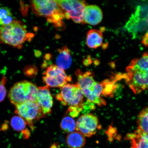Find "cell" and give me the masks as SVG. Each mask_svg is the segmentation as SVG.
<instances>
[{
	"instance_id": "6da1fadb",
	"label": "cell",
	"mask_w": 148,
	"mask_h": 148,
	"mask_svg": "<svg viewBox=\"0 0 148 148\" xmlns=\"http://www.w3.org/2000/svg\"><path fill=\"white\" fill-rule=\"evenodd\" d=\"M121 77L135 94L148 90V52L132 60Z\"/></svg>"
},
{
	"instance_id": "7a4b0ae2",
	"label": "cell",
	"mask_w": 148,
	"mask_h": 148,
	"mask_svg": "<svg viewBox=\"0 0 148 148\" xmlns=\"http://www.w3.org/2000/svg\"><path fill=\"white\" fill-rule=\"evenodd\" d=\"M30 3L33 12L36 15L46 18L58 29L65 28L63 11L56 1L36 0L31 1Z\"/></svg>"
},
{
	"instance_id": "3957f363",
	"label": "cell",
	"mask_w": 148,
	"mask_h": 148,
	"mask_svg": "<svg viewBox=\"0 0 148 148\" xmlns=\"http://www.w3.org/2000/svg\"><path fill=\"white\" fill-rule=\"evenodd\" d=\"M31 36L22 22L14 21L0 27V42L20 49Z\"/></svg>"
},
{
	"instance_id": "277c9868",
	"label": "cell",
	"mask_w": 148,
	"mask_h": 148,
	"mask_svg": "<svg viewBox=\"0 0 148 148\" xmlns=\"http://www.w3.org/2000/svg\"><path fill=\"white\" fill-rule=\"evenodd\" d=\"M38 88L27 81L16 83L9 91L8 97L12 104L16 106L26 102L36 103Z\"/></svg>"
},
{
	"instance_id": "5b68a950",
	"label": "cell",
	"mask_w": 148,
	"mask_h": 148,
	"mask_svg": "<svg viewBox=\"0 0 148 148\" xmlns=\"http://www.w3.org/2000/svg\"><path fill=\"white\" fill-rule=\"evenodd\" d=\"M62 8L65 18L71 19L76 23L83 24V14L86 3L84 1L57 0L56 1Z\"/></svg>"
},
{
	"instance_id": "8992f818",
	"label": "cell",
	"mask_w": 148,
	"mask_h": 148,
	"mask_svg": "<svg viewBox=\"0 0 148 148\" xmlns=\"http://www.w3.org/2000/svg\"><path fill=\"white\" fill-rule=\"evenodd\" d=\"M84 96L82 90L76 84H67L62 88L56 97L64 105L76 106L84 102Z\"/></svg>"
},
{
	"instance_id": "52a82bcc",
	"label": "cell",
	"mask_w": 148,
	"mask_h": 148,
	"mask_svg": "<svg viewBox=\"0 0 148 148\" xmlns=\"http://www.w3.org/2000/svg\"><path fill=\"white\" fill-rule=\"evenodd\" d=\"M43 75L42 79L49 87L62 88L71 81V77L64 70L54 64L48 67Z\"/></svg>"
},
{
	"instance_id": "ba28073f",
	"label": "cell",
	"mask_w": 148,
	"mask_h": 148,
	"mask_svg": "<svg viewBox=\"0 0 148 148\" xmlns=\"http://www.w3.org/2000/svg\"><path fill=\"white\" fill-rule=\"evenodd\" d=\"M16 112L23 118L33 128V120L40 119L45 114L36 103L26 102L16 106Z\"/></svg>"
},
{
	"instance_id": "9c48e42d",
	"label": "cell",
	"mask_w": 148,
	"mask_h": 148,
	"mask_svg": "<svg viewBox=\"0 0 148 148\" xmlns=\"http://www.w3.org/2000/svg\"><path fill=\"white\" fill-rule=\"evenodd\" d=\"M76 125L77 131L88 137L95 135L100 127L97 118L92 114H84L79 116Z\"/></svg>"
},
{
	"instance_id": "30bf717a",
	"label": "cell",
	"mask_w": 148,
	"mask_h": 148,
	"mask_svg": "<svg viewBox=\"0 0 148 148\" xmlns=\"http://www.w3.org/2000/svg\"><path fill=\"white\" fill-rule=\"evenodd\" d=\"M53 102V97L49 87L46 86L38 88L36 103L45 115L51 112Z\"/></svg>"
},
{
	"instance_id": "8fae6325",
	"label": "cell",
	"mask_w": 148,
	"mask_h": 148,
	"mask_svg": "<svg viewBox=\"0 0 148 148\" xmlns=\"http://www.w3.org/2000/svg\"><path fill=\"white\" fill-rule=\"evenodd\" d=\"M103 18L102 12L97 5H86L83 14V24L87 23L95 25L101 21Z\"/></svg>"
},
{
	"instance_id": "7c38bea8",
	"label": "cell",
	"mask_w": 148,
	"mask_h": 148,
	"mask_svg": "<svg viewBox=\"0 0 148 148\" xmlns=\"http://www.w3.org/2000/svg\"><path fill=\"white\" fill-rule=\"evenodd\" d=\"M125 138L130 141L131 148H148V135L139 129L127 134Z\"/></svg>"
},
{
	"instance_id": "4fadbf2b",
	"label": "cell",
	"mask_w": 148,
	"mask_h": 148,
	"mask_svg": "<svg viewBox=\"0 0 148 148\" xmlns=\"http://www.w3.org/2000/svg\"><path fill=\"white\" fill-rule=\"evenodd\" d=\"M75 75L77 77L76 84L81 90L84 88H91L95 81L94 79V73L91 71H86L83 73L80 70H77Z\"/></svg>"
},
{
	"instance_id": "5bb4252c",
	"label": "cell",
	"mask_w": 148,
	"mask_h": 148,
	"mask_svg": "<svg viewBox=\"0 0 148 148\" xmlns=\"http://www.w3.org/2000/svg\"><path fill=\"white\" fill-rule=\"evenodd\" d=\"M58 55L56 60L57 66L62 69L69 68L71 64L72 59L70 51L66 46L58 49Z\"/></svg>"
},
{
	"instance_id": "9a60e30c",
	"label": "cell",
	"mask_w": 148,
	"mask_h": 148,
	"mask_svg": "<svg viewBox=\"0 0 148 148\" xmlns=\"http://www.w3.org/2000/svg\"><path fill=\"white\" fill-rule=\"evenodd\" d=\"M103 36L101 31L91 29L87 34L86 42L88 47L96 49L102 45Z\"/></svg>"
},
{
	"instance_id": "2e32d148",
	"label": "cell",
	"mask_w": 148,
	"mask_h": 148,
	"mask_svg": "<svg viewBox=\"0 0 148 148\" xmlns=\"http://www.w3.org/2000/svg\"><path fill=\"white\" fill-rule=\"evenodd\" d=\"M66 141L68 147L70 148H82L86 142L84 135L77 131L68 134Z\"/></svg>"
},
{
	"instance_id": "e0dca14e",
	"label": "cell",
	"mask_w": 148,
	"mask_h": 148,
	"mask_svg": "<svg viewBox=\"0 0 148 148\" xmlns=\"http://www.w3.org/2000/svg\"><path fill=\"white\" fill-rule=\"evenodd\" d=\"M60 127L66 133H71L77 131L76 123L73 118L69 116H64L61 122Z\"/></svg>"
},
{
	"instance_id": "ac0fdd59",
	"label": "cell",
	"mask_w": 148,
	"mask_h": 148,
	"mask_svg": "<svg viewBox=\"0 0 148 148\" xmlns=\"http://www.w3.org/2000/svg\"><path fill=\"white\" fill-rule=\"evenodd\" d=\"M82 90L83 95L90 102L99 106H104L106 104V101L104 99L101 97L96 95L90 89H83Z\"/></svg>"
},
{
	"instance_id": "d6986e66",
	"label": "cell",
	"mask_w": 148,
	"mask_h": 148,
	"mask_svg": "<svg viewBox=\"0 0 148 148\" xmlns=\"http://www.w3.org/2000/svg\"><path fill=\"white\" fill-rule=\"evenodd\" d=\"M138 129L148 135V107L143 109L138 116Z\"/></svg>"
},
{
	"instance_id": "ffe728a7",
	"label": "cell",
	"mask_w": 148,
	"mask_h": 148,
	"mask_svg": "<svg viewBox=\"0 0 148 148\" xmlns=\"http://www.w3.org/2000/svg\"><path fill=\"white\" fill-rule=\"evenodd\" d=\"M12 12L7 7L0 8V26H3L9 25L14 21Z\"/></svg>"
},
{
	"instance_id": "44dd1931",
	"label": "cell",
	"mask_w": 148,
	"mask_h": 148,
	"mask_svg": "<svg viewBox=\"0 0 148 148\" xmlns=\"http://www.w3.org/2000/svg\"><path fill=\"white\" fill-rule=\"evenodd\" d=\"M114 79V80L105 79L101 83L103 87L102 94L103 96L107 97L112 96L113 93L116 88L115 82L116 79L115 78Z\"/></svg>"
},
{
	"instance_id": "7402d4cb",
	"label": "cell",
	"mask_w": 148,
	"mask_h": 148,
	"mask_svg": "<svg viewBox=\"0 0 148 148\" xmlns=\"http://www.w3.org/2000/svg\"><path fill=\"white\" fill-rule=\"evenodd\" d=\"M10 123L12 128L18 132L24 130L27 124L23 118L18 116H13L11 119Z\"/></svg>"
},
{
	"instance_id": "603a6c76",
	"label": "cell",
	"mask_w": 148,
	"mask_h": 148,
	"mask_svg": "<svg viewBox=\"0 0 148 148\" xmlns=\"http://www.w3.org/2000/svg\"><path fill=\"white\" fill-rule=\"evenodd\" d=\"M6 80V77H3L0 82V102L3 101L6 96V90L5 86Z\"/></svg>"
},
{
	"instance_id": "cb8c5ba5",
	"label": "cell",
	"mask_w": 148,
	"mask_h": 148,
	"mask_svg": "<svg viewBox=\"0 0 148 148\" xmlns=\"http://www.w3.org/2000/svg\"><path fill=\"white\" fill-rule=\"evenodd\" d=\"M90 89L98 97H101V95L103 90L102 85L101 83H99L95 82L92 88Z\"/></svg>"
},
{
	"instance_id": "d4e9b609",
	"label": "cell",
	"mask_w": 148,
	"mask_h": 148,
	"mask_svg": "<svg viewBox=\"0 0 148 148\" xmlns=\"http://www.w3.org/2000/svg\"><path fill=\"white\" fill-rule=\"evenodd\" d=\"M142 42L143 45L148 47V31L142 38Z\"/></svg>"
},
{
	"instance_id": "484cf974",
	"label": "cell",
	"mask_w": 148,
	"mask_h": 148,
	"mask_svg": "<svg viewBox=\"0 0 148 148\" xmlns=\"http://www.w3.org/2000/svg\"><path fill=\"white\" fill-rule=\"evenodd\" d=\"M49 148H61L58 144L55 143L52 145Z\"/></svg>"
},
{
	"instance_id": "4316f807",
	"label": "cell",
	"mask_w": 148,
	"mask_h": 148,
	"mask_svg": "<svg viewBox=\"0 0 148 148\" xmlns=\"http://www.w3.org/2000/svg\"><path fill=\"white\" fill-rule=\"evenodd\" d=\"M147 22L148 23V14L147 18Z\"/></svg>"
}]
</instances>
